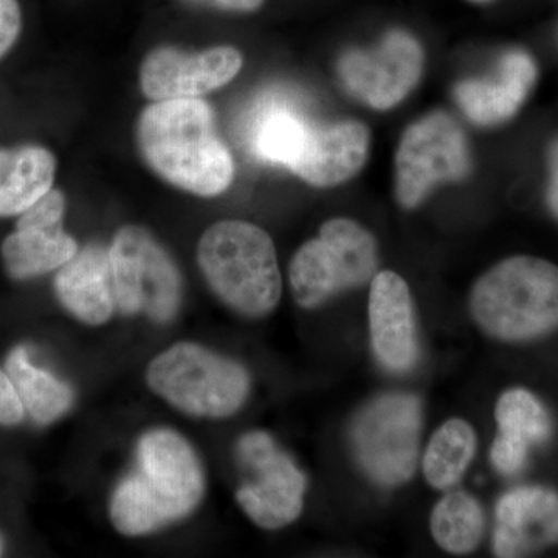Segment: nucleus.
Wrapping results in <instances>:
<instances>
[{
  "label": "nucleus",
  "mask_w": 558,
  "mask_h": 558,
  "mask_svg": "<svg viewBox=\"0 0 558 558\" xmlns=\"http://www.w3.org/2000/svg\"><path fill=\"white\" fill-rule=\"evenodd\" d=\"M242 64L241 51L230 46L201 51L156 47L140 65V87L150 101L202 98L236 78Z\"/></svg>",
  "instance_id": "12"
},
{
  "label": "nucleus",
  "mask_w": 558,
  "mask_h": 558,
  "mask_svg": "<svg viewBox=\"0 0 558 558\" xmlns=\"http://www.w3.org/2000/svg\"><path fill=\"white\" fill-rule=\"evenodd\" d=\"M495 417L499 435L531 449L548 442L554 424L549 411L529 389L512 388L498 399Z\"/></svg>",
  "instance_id": "24"
},
{
  "label": "nucleus",
  "mask_w": 558,
  "mask_h": 558,
  "mask_svg": "<svg viewBox=\"0 0 558 558\" xmlns=\"http://www.w3.org/2000/svg\"><path fill=\"white\" fill-rule=\"evenodd\" d=\"M371 347L380 365L391 373H407L418 357L413 299L405 279L380 271L371 282Z\"/></svg>",
  "instance_id": "14"
},
{
  "label": "nucleus",
  "mask_w": 558,
  "mask_h": 558,
  "mask_svg": "<svg viewBox=\"0 0 558 558\" xmlns=\"http://www.w3.org/2000/svg\"><path fill=\"white\" fill-rule=\"evenodd\" d=\"M150 389L182 413L222 418L236 413L248 398L247 371L199 344H174L149 363Z\"/></svg>",
  "instance_id": "5"
},
{
  "label": "nucleus",
  "mask_w": 558,
  "mask_h": 558,
  "mask_svg": "<svg viewBox=\"0 0 558 558\" xmlns=\"http://www.w3.org/2000/svg\"><path fill=\"white\" fill-rule=\"evenodd\" d=\"M429 527L439 548L464 556L478 548L483 539V509L472 495L450 492L433 509Z\"/></svg>",
  "instance_id": "22"
},
{
  "label": "nucleus",
  "mask_w": 558,
  "mask_h": 558,
  "mask_svg": "<svg viewBox=\"0 0 558 558\" xmlns=\"http://www.w3.org/2000/svg\"><path fill=\"white\" fill-rule=\"evenodd\" d=\"M475 2H490V0H475Z\"/></svg>",
  "instance_id": "31"
},
{
  "label": "nucleus",
  "mask_w": 558,
  "mask_h": 558,
  "mask_svg": "<svg viewBox=\"0 0 558 558\" xmlns=\"http://www.w3.org/2000/svg\"><path fill=\"white\" fill-rule=\"evenodd\" d=\"M537 81V65L526 51H508L499 60L492 80L462 81L454 87V100L470 121L495 126L519 112Z\"/></svg>",
  "instance_id": "17"
},
{
  "label": "nucleus",
  "mask_w": 558,
  "mask_h": 558,
  "mask_svg": "<svg viewBox=\"0 0 558 558\" xmlns=\"http://www.w3.org/2000/svg\"><path fill=\"white\" fill-rule=\"evenodd\" d=\"M109 259L116 307L121 314H145L156 323L175 317L182 303V275L148 230L121 227L110 244Z\"/></svg>",
  "instance_id": "7"
},
{
  "label": "nucleus",
  "mask_w": 558,
  "mask_h": 558,
  "mask_svg": "<svg viewBox=\"0 0 558 558\" xmlns=\"http://www.w3.org/2000/svg\"><path fill=\"white\" fill-rule=\"evenodd\" d=\"M21 28L22 13L17 0H0V60L13 49Z\"/></svg>",
  "instance_id": "26"
},
{
  "label": "nucleus",
  "mask_w": 558,
  "mask_h": 558,
  "mask_svg": "<svg viewBox=\"0 0 558 558\" xmlns=\"http://www.w3.org/2000/svg\"><path fill=\"white\" fill-rule=\"evenodd\" d=\"M197 260L209 288L250 318L277 310L282 293L277 250L267 231L245 220H220L202 234Z\"/></svg>",
  "instance_id": "4"
},
{
  "label": "nucleus",
  "mask_w": 558,
  "mask_h": 558,
  "mask_svg": "<svg viewBox=\"0 0 558 558\" xmlns=\"http://www.w3.org/2000/svg\"><path fill=\"white\" fill-rule=\"evenodd\" d=\"M548 168L549 183L546 199H548L550 213L558 218V138L550 143L548 150Z\"/></svg>",
  "instance_id": "28"
},
{
  "label": "nucleus",
  "mask_w": 558,
  "mask_h": 558,
  "mask_svg": "<svg viewBox=\"0 0 558 558\" xmlns=\"http://www.w3.org/2000/svg\"><path fill=\"white\" fill-rule=\"evenodd\" d=\"M236 454L253 478L236 492L248 519L263 529H281L299 519L307 480L274 438L264 432H250L238 440Z\"/></svg>",
  "instance_id": "10"
},
{
  "label": "nucleus",
  "mask_w": 558,
  "mask_h": 558,
  "mask_svg": "<svg viewBox=\"0 0 558 558\" xmlns=\"http://www.w3.org/2000/svg\"><path fill=\"white\" fill-rule=\"evenodd\" d=\"M495 519L497 557H527L558 546V492L553 488H513L499 498Z\"/></svg>",
  "instance_id": "15"
},
{
  "label": "nucleus",
  "mask_w": 558,
  "mask_h": 558,
  "mask_svg": "<svg viewBox=\"0 0 558 558\" xmlns=\"http://www.w3.org/2000/svg\"><path fill=\"white\" fill-rule=\"evenodd\" d=\"M196 5L222 11H238V13H252L263 7L264 0H186Z\"/></svg>",
  "instance_id": "29"
},
{
  "label": "nucleus",
  "mask_w": 558,
  "mask_h": 558,
  "mask_svg": "<svg viewBox=\"0 0 558 558\" xmlns=\"http://www.w3.org/2000/svg\"><path fill=\"white\" fill-rule=\"evenodd\" d=\"M25 409L9 374L0 368V424L16 425L24 418Z\"/></svg>",
  "instance_id": "27"
},
{
  "label": "nucleus",
  "mask_w": 558,
  "mask_h": 558,
  "mask_svg": "<svg viewBox=\"0 0 558 558\" xmlns=\"http://www.w3.org/2000/svg\"><path fill=\"white\" fill-rule=\"evenodd\" d=\"M472 171L468 135L450 113L432 112L410 124L396 154V197L416 208L439 183L461 182Z\"/></svg>",
  "instance_id": "9"
},
{
  "label": "nucleus",
  "mask_w": 558,
  "mask_h": 558,
  "mask_svg": "<svg viewBox=\"0 0 558 558\" xmlns=\"http://www.w3.org/2000/svg\"><path fill=\"white\" fill-rule=\"evenodd\" d=\"M470 312L492 339L523 343L558 330V266L512 256L487 270L470 293Z\"/></svg>",
  "instance_id": "3"
},
{
  "label": "nucleus",
  "mask_w": 558,
  "mask_h": 558,
  "mask_svg": "<svg viewBox=\"0 0 558 558\" xmlns=\"http://www.w3.org/2000/svg\"><path fill=\"white\" fill-rule=\"evenodd\" d=\"M377 266L373 234L355 220L330 219L290 263L293 299L303 310H317L344 290L365 286L376 277Z\"/></svg>",
  "instance_id": "6"
},
{
  "label": "nucleus",
  "mask_w": 558,
  "mask_h": 558,
  "mask_svg": "<svg viewBox=\"0 0 558 558\" xmlns=\"http://www.w3.org/2000/svg\"><path fill=\"white\" fill-rule=\"evenodd\" d=\"M204 492V470L189 440L150 429L138 440L135 468L113 490L110 520L126 537L150 534L189 517Z\"/></svg>",
  "instance_id": "2"
},
{
  "label": "nucleus",
  "mask_w": 558,
  "mask_h": 558,
  "mask_svg": "<svg viewBox=\"0 0 558 558\" xmlns=\"http://www.w3.org/2000/svg\"><path fill=\"white\" fill-rule=\"evenodd\" d=\"M65 196L51 189L24 209L16 230L3 241L2 259L13 279H31L61 269L78 253V244L62 230Z\"/></svg>",
  "instance_id": "13"
},
{
  "label": "nucleus",
  "mask_w": 558,
  "mask_h": 558,
  "mask_svg": "<svg viewBox=\"0 0 558 558\" xmlns=\"http://www.w3.org/2000/svg\"><path fill=\"white\" fill-rule=\"evenodd\" d=\"M369 146V130L362 121L344 120L325 126L311 123L289 170L312 186L329 189L362 171Z\"/></svg>",
  "instance_id": "16"
},
{
  "label": "nucleus",
  "mask_w": 558,
  "mask_h": 558,
  "mask_svg": "<svg viewBox=\"0 0 558 558\" xmlns=\"http://www.w3.org/2000/svg\"><path fill=\"white\" fill-rule=\"evenodd\" d=\"M2 550H3V538L0 537V556H2Z\"/></svg>",
  "instance_id": "30"
},
{
  "label": "nucleus",
  "mask_w": 558,
  "mask_h": 558,
  "mask_svg": "<svg viewBox=\"0 0 558 558\" xmlns=\"http://www.w3.org/2000/svg\"><path fill=\"white\" fill-rule=\"evenodd\" d=\"M476 436L468 422L451 418L433 435L424 454V475L429 486L449 490L475 457Z\"/></svg>",
  "instance_id": "21"
},
{
  "label": "nucleus",
  "mask_w": 558,
  "mask_h": 558,
  "mask_svg": "<svg viewBox=\"0 0 558 558\" xmlns=\"http://www.w3.org/2000/svg\"><path fill=\"white\" fill-rule=\"evenodd\" d=\"M311 121L288 106L274 105L256 119L252 130V146L260 160L290 168L299 156Z\"/></svg>",
  "instance_id": "23"
},
{
  "label": "nucleus",
  "mask_w": 558,
  "mask_h": 558,
  "mask_svg": "<svg viewBox=\"0 0 558 558\" xmlns=\"http://www.w3.org/2000/svg\"><path fill=\"white\" fill-rule=\"evenodd\" d=\"M337 70L352 97L369 108L387 110L417 86L424 72V50L410 33L392 31L374 49L347 51Z\"/></svg>",
  "instance_id": "11"
},
{
  "label": "nucleus",
  "mask_w": 558,
  "mask_h": 558,
  "mask_svg": "<svg viewBox=\"0 0 558 558\" xmlns=\"http://www.w3.org/2000/svg\"><path fill=\"white\" fill-rule=\"evenodd\" d=\"M54 292L62 306L80 322L105 325L116 310L109 248L89 244L78 250L58 271Z\"/></svg>",
  "instance_id": "18"
},
{
  "label": "nucleus",
  "mask_w": 558,
  "mask_h": 558,
  "mask_svg": "<svg viewBox=\"0 0 558 558\" xmlns=\"http://www.w3.org/2000/svg\"><path fill=\"white\" fill-rule=\"evenodd\" d=\"M421 425V400L414 396L374 400L352 424V450L360 468L380 486L405 484L416 472Z\"/></svg>",
  "instance_id": "8"
},
{
  "label": "nucleus",
  "mask_w": 558,
  "mask_h": 558,
  "mask_svg": "<svg viewBox=\"0 0 558 558\" xmlns=\"http://www.w3.org/2000/svg\"><path fill=\"white\" fill-rule=\"evenodd\" d=\"M135 143L146 167L185 193L216 197L233 183V156L202 98L146 106L135 124Z\"/></svg>",
  "instance_id": "1"
},
{
  "label": "nucleus",
  "mask_w": 558,
  "mask_h": 558,
  "mask_svg": "<svg viewBox=\"0 0 558 558\" xmlns=\"http://www.w3.org/2000/svg\"><path fill=\"white\" fill-rule=\"evenodd\" d=\"M7 374L25 411L40 425L51 424L70 410L73 403L72 389L50 374L33 365L24 347L14 348L7 359Z\"/></svg>",
  "instance_id": "20"
},
{
  "label": "nucleus",
  "mask_w": 558,
  "mask_h": 558,
  "mask_svg": "<svg viewBox=\"0 0 558 558\" xmlns=\"http://www.w3.org/2000/svg\"><path fill=\"white\" fill-rule=\"evenodd\" d=\"M529 447L499 435L492 444L490 461L501 475L513 476L526 465Z\"/></svg>",
  "instance_id": "25"
},
{
  "label": "nucleus",
  "mask_w": 558,
  "mask_h": 558,
  "mask_svg": "<svg viewBox=\"0 0 558 558\" xmlns=\"http://www.w3.org/2000/svg\"><path fill=\"white\" fill-rule=\"evenodd\" d=\"M57 159L43 146L0 148V218L20 216L53 189Z\"/></svg>",
  "instance_id": "19"
}]
</instances>
